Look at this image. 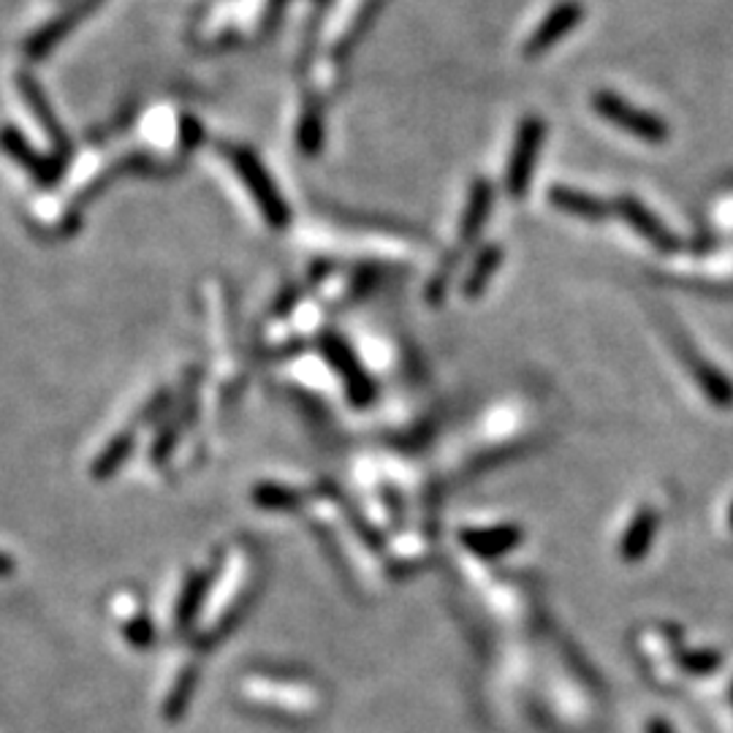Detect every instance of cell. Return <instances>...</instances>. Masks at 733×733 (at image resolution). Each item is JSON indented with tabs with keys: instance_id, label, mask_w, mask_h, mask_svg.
<instances>
[{
	"instance_id": "cell-1",
	"label": "cell",
	"mask_w": 733,
	"mask_h": 733,
	"mask_svg": "<svg viewBox=\"0 0 733 733\" xmlns=\"http://www.w3.org/2000/svg\"><path fill=\"white\" fill-rule=\"evenodd\" d=\"M229 158L231 163H234L236 174L242 178V183L247 185V191H251L253 198H256L264 218H267L272 225H278V229H283L291 218L289 207H285V198L280 196V191L274 187V180L269 178L264 163L258 161L251 150H242V147H231Z\"/></svg>"
},
{
	"instance_id": "cell-2",
	"label": "cell",
	"mask_w": 733,
	"mask_h": 733,
	"mask_svg": "<svg viewBox=\"0 0 733 733\" xmlns=\"http://www.w3.org/2000/svg\"><path fill=\"white\" fill-rule=\"evenodd\" d=\"M543 129L541 118H525L520 125V134H516L514 152H511L509 174H505V183H509L511 196H525L527 187H530L533 172H536V161L541 156L543 147Z\"/></svg>"
},
{
	"instance_id": "cell-3",
	"label": "cell",
	"mask_w": 733,
	"mask_h": 733,
	"mask_svg": "<svg viewBox=\"0 0 733 733\" xmlns=\"http://www.w3.org/2000/svg\"><path fill=\"white\" fill-rule=\"evenodd\" d=\"M592 107L595 112L603 114L609 123L620 125V129H625L627 134L633 136H642V139L647 142H665V136H669V125H665L663 120L631 107V103L622 101V98L614 96V93H595Z\"/></svg>"
},
{
	"instance_id": "cell-4",
	"label": "cell",
	"mask_w": 733,
	"mask_h": 733,
	"mask_svg": "<svg viewBox=\"0 0 733 733\" xmlns=\"http://www.w3.org/2000/svg\"><path fill=\"white\" fill-rule=\"evenodd\" d=\"M584 20V5L578 0H562L557 3L554 9L549 11L547 20L538 25V30L533 33L530 41L525 44V54L527 58H538V54L549 52L554 44H560L567 33L573 30L576 25H582Z\"/></svg>"
},
{
	"instance_id": "cell-5",
	"label": "cell",
	"mask_w": 733,
	"mask_h": 733,
	"mask_svg": "<svg viewBox=\"0 0 733 733\" xmlns=\"http://www.w3.org/2000/svg\"><path fill=\"white\" fill-rule=\"evenodd\" d=\"M321 349L323 354H327V359L332 362V367L340 369V375L345 378V389H349L354 405H367V402L372 400L375 389L372 383H369L367 372L362 369L359 359L354 356V351H351L343 340L334 338V334H327V338L321 340Z\"/></svg>"
},
{
	"instance_id": "cell-6",
	"label": "cell",
	"mask_w": 733,
	"mask_h": 733,
	"mask_svg": "<svg viewBox=\"0 0 733 733\" xmlns=\"http://www.w3.org/2000/svg\"><path fill=\"white\" fill-rule=\"evenodd\" d=\"M462 543H465L473 554L484 557V560H494V557H503L505 551L520 547L522 530L514 525L489 527V530H467L462 533Z\"/></svg>"
},
{
	"instance_id": "cell-7",
	"label": "cell",
	"mask_w": 733,
	"mask_h": 733,
	"mask_svg": "<svg viewBox=\"0 0 733 733\" xmlns=\"http://www.w3.org/2000/svg\"><path fill=\"white\" fill-rule=\"evenodd\" d=\"M492 198H494L492 183L476 180V185H473L471 191V198H467L465 218H462V240L467 242L476 240L478 231H481L484 223H487L489 212H492Z\"/></svg>"
},
{
	"instance_id": "cell-8",
	"label": "cell",
	"mask_w": 733,
	"mask_h": 733,
	"mask_svg": "<svg viewBox=\"0 0 733 733\" xmlns=\"http://www.w3.org/2000/svg\"><path fill=\"white\" fill-rule=\"evenodd\" d=\"M549 198L557 209H562V212L567 215H576V218L598 220L606 215L603 201H598V198L589 196V193L573 191V187H551Z\"/></svg>"
},
{
	"instance_id": "cell-9",
	"label": "cell",
	"mask_w": 733,
	"mask_h": 733,
	"mask_svg": "<svg viewBox=\"0 0 733 733\" xmlns=\"http://www.w3.org/2000/svg\"><path fill=\"white\" fill-rule=\"evenodd\" d=\"M500 261H503V251H500L498 245L487 247V251H484L481 256L476 258V264H473L471 274H467V280H465V296H481V291L487 289L489 280H492L494 272H498Z\"/></svg>"
},
{
	"instance_id": "cell-10",
	"label": "cell",
	"mask_w": 733,
	"mask_h": 733,
	"mask_svg": "<svg viewBox=\"0 0 733 733\" xmlns=\"http://www.w3.org/2000/svg\"><path fill=\"white\" fill-rule=\"evenodd\" d=\"M131 445H134V438L131 435H118L112 443L103 449V454L93 462V476L96 478H109L131 454Z\"/></svg>"
},
{
	"instance_id": "cell-11",
	"label": "cell",
	"mask_w": 733,
	"mask_h": 733,
	"mask_svg": "<svg viewBox=\"0 0 733 733\" xmlns=\"http://www.w3.org/2000/svg\"><path fill=\"white\" fill-rule=\"evenodd\" d=\"M620 212L625 215V218L631 220V223L636 225V229L642 231L644 236H649V240L658 242V245H669V236H665V231L660 229L658 223H655V218L647 212V209L642 207V204L633 201V198H622Z\"/></svg>"
},
{
	"instance_id": "cell-12",
	"label": "cell",
	"mask_w": 733,
	"mask_h": 733,
	"mask_svg": "<svg viewBox=\"0 0 733 733\" xmlns=\"http://www.w3.org/2000/svg\"><path fill=\"white\" fill-rule=\"evenodd\" d=\"M207 584H209V576L201 571L193 573V576L187 578V584L183 589V600H180V606H178L180 625H191L193 614H196L198 606H201V598L207 595Z\"/></svg>"
},
{
	"instance_id": "cell-13",
	"label": "cell",
	"mask_w": 733,
	"mask_h": 733,
	"mask_svg": "<svg viewBox=\"0 0 733 733\" xmlns=\"http://www.w3.org/2000/svg\"><path fill=\"white\" fill-rule=\"evenodd\" d=\"M323 147V118L318 109H307L300 123V150L305 156H318Z\"/></svg>"
},
{
	"instance_id": "cell-14",
	"label": "cell",
	"mask_w": 733,
	"mask_h": 733,
	"mask_svg": "<svg viewBox=\"0 0 733 733\" xmlns=\"http://www.w3.org/2000/svg\"><path fill=\"white\" fill-rule=\"evenodd\" d=\"M649 538H652V516L644 514L633 522V527L627 530L625 541H622V554H625V560H638V557L647 551Z\"/></svg>"
},
{
	"instance_id": "cell-15",
	"label": "cell",
	"mask_w": 733,
	"mask_h": 733,
	"mask_svg": "<svg viewBox=\"0 0 733 733\" xmlns=\"http://www.w3.org/2000/svg\"><path fill=\"white\" fill-rule=\"evenodd\" d=\"M256 503L264 505V509H294L296 503H300V498H296L291 489H283V487H269V484H264V487L256 489Z\"/></svg>"
},
{
	"instance_id": "cell-16",
	"label": "cell",
	"mask_w": 733,
	"mask_h": 733,
	"mask_svg": "<svg viewBox=\"0 0 733 733\" xmlns=\"http://www.w3.org/2000/svg\"><path fill=\"white\" fill-rule=\"evenodd\" d=\"M9 571H14V562H11L9 557L0 554V576H5V573H9Z\"/></svg>"
},
{
	"instance_id": "cell-17",
	"label": "cell",
	"mask_w": 733,
	"mask_h": 733,
	"mask_svg": "<svg viewBox=\"0 0 733 733\" xmlns=\"http://www.w3.org/2000/svg\"><path fill=\"white\" fill-rule=\"evenodd\" d=\"M649 733H671V731L665 723H652V725H649Z\"/></svg>"
}]
</instances>
